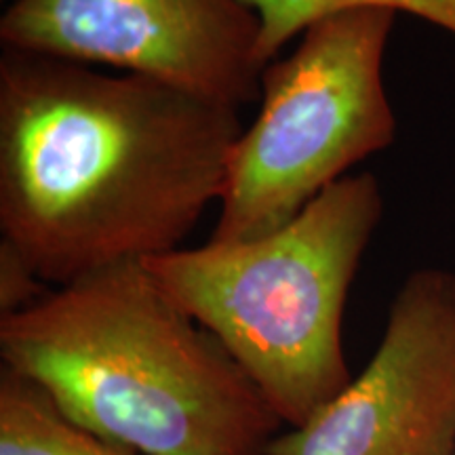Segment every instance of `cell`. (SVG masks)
I'll return each mask as SVG.
<instances>
[{
    "label": "cell",
    "instance_id": "1",
    "mask_svg": "<svg viewBox=\"0 0 455 455\" xmlns=\"http://www.w3.org/2000/svg\"><path fill=\"white\" fill-rule=\"evenodd\" d=\"M238 108L3 47L0 230L64 287L181 247L224 192Z\"/></svg>",
    "mask_w": 455,
    "mask_h": 455
},
{
    "label": "cell",
    "instance_id": "9",
    "mask_svg": "<svg viewBox=\"0 0 455 455\" xmlns=\"http://www.w3.org/2000/svg\"><path fill=\"white\" fill-rule=\"evenodd\" d=\"M41 276L34 272L13 244L0 241V316L15 315V312L36 304L49 293Z\"/></svg>",
    "mask_w": 455,
    "mask_h": 455
},
{
    "label": "cell",
    "instance_id": "8",
    "mask_svg": "<svg viewBox=\"0 0 455 455\" xmlns=\"http://www.w3.org/2000/svg\"><path fill=\"white\" fill-rule=\"evenodd\" d=\"M259 20V60L275 61L284 44L325 17L355 9L409 13L455 36V0H244Z\"/></svg>",
    "mask_w": 455,
    "mask_h": 455
},
{
    "label": "cell",
    "instance_id": "3",
    "mask_svg": "<svg viewBox=\"0 0 455 455\" xmlns=\"http://www.w3.org/2000/svg\"><path fill=\"white\" fill-rule=\"evenodd\" d=\"M382 213L378 180L346 175L270 235L141 264L230 352L278 419L299 428L352 382L341 323Z\"/></svg>",
    "mask_w": 455,
    "mask_h": 455
},
{
    "label": "cell",
    "instance_id": "5",
    "mask_svg": "<svg viewBox=\"0 0 455 455\" xmlns=\"http://www.w3.org/2000/svg\"><path fill=\"white\" fill-rule=\"evenodd\" d=\"M0 41L238 110L259 100V20L244 0H13Z\"/></svg>",
    "mask_w": 455,
    "mask_h": 455
},
{
    "label": "cell",
    "instance_id": "4",
    "mask_svg": "<svg viewBox=\"0 0 455 455\" xmlns=\"http://www.w3.org/2000/svg\"><path fill=\"white\" fill-rule=\"evenodd\" d=\"M395 17L388 9L325 17L287 60L264 68L261 108L232 152L209 241L270 235L395 141L382 74Z\"/></svg>",
    "mask_w": 455,
    "mask_h": 455
},
{
    "label": "cell",
    "instance_id": "6",
    "mask_svg": "<svg viewBox=\"0 0 455 455\" xmlns=\"http://www.w3.org/2000/svg\"><path fill=\"white\" fill-rule=\"evenodd\" d=\"M268 455H455V275L422 268L358 378Z\"/></svg>",
    "mask_w": 455,
    "mask_h": 455
},
{
    "label": "cell",
    "instance_id": "2",
    "mask_svg": "<svg viewBox=\"0 0 455 455\" xmlns=\"http://www.w3.org/2000/svg\"><path fill=\"white\" fill-rule=\"evenodd\" d=\"M0 356L72 422L144 455H268L283 426L140 261L0 316Z\"/></svg>",
    "mask_w": 455,
    "mask_h": 455
},
{
    "label": "cell",
    "instance_id": "7",
    "mask_svg": "<svg viewBox=\"0 0 455 455\" xmlns=\"http://www.w3.org/2000/svg\"><path fill=\"white\" fill-rule=\"evenodd\" d=\"M0 455H144L72 422L13 369L0 371Z\"/></svg>",
    "mask_w": 455,
    "mask_h": 455
}]
</instances>
